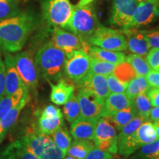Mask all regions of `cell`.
Wrapping results in <instances>:
<instances>
[{
	"instance_id": "obj_1",
	"label": "cell",
	"mask_w": 159,
	"mask_h": 159,
	"mask_svg": "<svg viewBox=\"0 0 159 159\" xmlns=\"http://www.w3.org/2000/svg\"><path fill=\"white\" fill-rule=\"evenodd\" d=\"M34 19L21 13L0 21V50L16 52L23 48L34 27Z\"/></svg>"
},
{
	"instance_id": "obj_2",
	"label": "cell",
	"mask_w": 159,
	"mask_h": 159,
	"mask_svg": "<svg viewBox=\"0 0 159 159\" xmlns=\"http://www.w3.org/2000/svg\"><path fill=\"white\" fill-rule=\"evenodd\" d=\"M66 55L52 41L40 47L35 55L37 70L49 83L58 81L64 72Z\"/></svg>"
},
{
	"instance_id": "obj_3",
	"label": "cell",
	"mask_w": 159,
	"mask_h": 159,
	"mask_svg": "<svg viewBox=\"0 0 159 159\" xmlns=\"http://www.w3.org/2000/svg\"><path fill=\"white\" fill-rule=\"evenodd\" d=\"M19 139L39 159H63L64 157L53 139L38 129H30Z\"/></svg>"
},
{
	"instance_id": "obj_4",
	"label": "cell",
	"mask_w": 159,
	"mask_h": 159,
	"mask_svg": "<svg viewBox=\"0 0 159 159\" xmlns=\"http://www.w3.org/2000/svg\"><path fill=\"white\" fill-rule=\"evenodd\" d=\"M100 25L92 5H75L66 28L86 41Z\"/></svg>"
},
{
	"instance_id": "obj_5",
	"label": "cell",
	"mask_w": 159,
	"mask_h": 159,
	"mask_svg": "<svg viewBox=\"0 0 159 159\" xmlns=\"http://www.w3.org/2000/svg\"><path fill=\"white\" fill-rule=\"evenodd\" d=\"M41 10L43 19L53 27L66 28L72 13L69 0H43Z\"/></svg>"
},
{
	"instance_id": "obj_6",
	"label": "cell",
	"mask_w": 159,
	"mask_h": 159,
	"mask_svg": "<svg viewBox=\"0 0 159 159\" xmlns=\"http://www.w3.org/2000/svg\"><path fill=\"white\" fill-rule=\"evenodd\" d=\"M89 44L112 51L127 49V41L122 32L100 25L86 40Z\"/></svg>"
},
{
	"instance_id": "obj_7",
	"label": "cell",
	"mask_w": 159,
	"mask_h": 159,
	"mask_svg": "<svg viewBox=\"0 0 159 159\" xmlns=\"http://www.w3.org/2000/svg\"><path fill=\"white\" fill-rule=\"evenodd\" d=\"M93 141L100 150L111 154L118 152L116 129L108 116H101L96 121Z\"/></svg>"
},
{
	"instance_id": "obj_8",
	"label": "cell",
	"mask_w": 159,
	"mask_h": 159,
	"mask_svg": "<svg viewBox=\"0 0 159 159\" xmlns=\"http://www.w3.org/2000/svg\"><path fill=\"white\" fill-rule=\"evenodd\" d=\"M91 56L83 49L74 52L66 57L64 72L69 79L77 83L90 71Z\"/></svg>"
},
{
	"instance_id": "obj_9",
	"label": "cell",
	"mask_w": 159,
	"mask_h": 159,
	"mask_svg": "<svg viewBox=\"0 0 159 159\" xmlns=\"http://www.w3.org/2000/svg\"><path fill=\"white\" fill-rule=\"evenodd\" d=\"M139 0H114L109 21L112 25L128 29Z\"/></svg>"
},
{
	"instance_id": "obj_10",
	"label": "cell",
	"mask_w": 159,
	"mask_h": 159,
	"mask_svg": "<svg viewBox=\"0 0 159 159\" xmlns=\"http://www.w3.org/2000/svg\"><path fill=\"white\" fill-rule=\"evenodd\" d=\"M77 97L80 109V117L97 120L103 116L104 101L92 93L85 90H77Z\"/></svg>"
},
{
	"instance_id": "obj_11",
	"label": "cell",
	"mask_w": 159,
	"mask_h": 159,
	"mask_svg": "<svg viewBox=\"0 0 159 159\" xmlns=\"http://www.w3.org/2000/svg\"><path fill=\"white\" fill-rule=\"evenodd\" d=\"M16 66L21 80L27 88L35 89L38 85V70L35 63L27 52H21L14 56Z\"/></svg>"
},
{
	"instance_id": "obj_12",
	"label": "cell",
	"mask_w": 159,
	"mask_h": 159,
	"mask_svg": "<svg viewBox=\"0 0 159 159\" xmlns=\"http://www.w3.org/2000/svg\"><path fill=\"white\" fill-rule=\"evenodd\" d=\"M52 42L57 48L64 52L66 57L79 49H83L87 41L74 33L63 30L61 27H55L52 32Z\"/></svg>"
},
{
	"instance_id": "obj_13",
	"label": "cell",
	"mask_w": 159,
	"mask_h": 159,
	"mask_svg": "<svg viewBox=\"0 0 159 159\" xmlns=\"http://www.w3.org/2000/svg\"><path fill=\"white\" fill-rule=\"evenodd\" d=\"M159 13L158 0H139L130 28H138L152 23Z\"/></svg>"
},
{
	"instance_id": "obj_14",
	"label": "cell",
	"mask_w": 159,
	"mask_h": 159,
	"mask_svg": "<svg viewBox=\"0 0 159 159\" xmlns=\"http://www.w3.org/2000/svg\"><path fill=\"white\" fill-rule=\"evenodd\" d=\"M76 83L77 89L89 91L104 102L110 94L107 78L103 75L93 74L89 71L83 78Z\"/></svg>"
},
{
	"instance_id": "obj_15",
	"label": "cell",
	"mask_w": 159,
	"mask_h": 159,
	"mask_svg": "<svg viewBox=\"0 0 159 159\" xmlns=\"http://www.w3.org/2000/svg\"><path fill=\"white\" fill-rule=\"evenodd\" d=\"M122 32L126 36L127 49L130 52L142 57L147 56L150 47L144 30L128 28L123 29Z\"/></svg>"
},
{
	"instance_id": "obj_16",
	"label": "cell",
	"mask_w": 159,
	"mask_h": 159,
	"mask_svg": "<svg viewBox=\"0 0 159 159\" xmlns=\"http://www.w3.org/2000/svg\"><path fill=\"white\" fill-rule=\"evenodd\" d=\"M5 94L11 97L15 91L24 85L16 66L14 56L5 52Z\"/></svg>"
},
{
	"instance_id": "obj_17",
	"label": "cell",
	"mask_w": 159,
	"mask_h": 159,
	"mask_svg": "<svg viewBox=\"0 0 159 159\" xmlns=\"http://www.w3.org/2000/svg\"><path fill=\"white\" fill-rule=\"evenodd\" d=\"M0 159H39L20 139L10 143L0 150Z\"/></svg>"
},
{
	"instance_id": "obj_18",
	"label": "cell",
	"mask_w": 159,
	"mask_h": 159,
	"mask_svg": "<svg viewBox=\"0 0 159 159\" xmlns=\"http://www.w3.org/2000/svg\"><path fill=\"white\" fill-rule=\"evenodd\" d=\"M97 120L80 117L71 122L70 133L75 139L93 140L94 137L95 125Z\"/></svg>"
},
{
	"instance_id": "obj_19",
	"label": "cell",
	"mask_w": 159,
	"mask_h": 159,
	"mask_svg": "<svg viewBox=\"0 0 159 159\" xmlns=\"http://www.w3.org/2000/svg\"><path fill=\"white\" fill-rule=\"evenodd\" d=\"M50 99L57 105H64L74 94L75 86L63 79H60L56 84L50 83Z\"/></svg>"
},
{
	"instance_id": "obj_20",
	"label": "cell",
	"mask_w": 159,
	"mask_h": 159,
	"mask_svg": "<svg viewBox=\"0 0 159 159\" xmlns=\"http://www.w3.org/2000/svg\"><path fill=\"white\" fill-rule=\"evenodd\" d=\"M131 101L125 93H111L104 102L102 116H110L130 106Z\"/></svg>"
},
{
	"instance_id": "obj_21",
	"label": "cell",
	"mask_w": 159,
	"mask_h": 159,
	"mask_svg": "<svg viewBox=\"0 0 159 159\" xmlns=\"http://www.w3.org/2000/svg\"><path fill=\"white\" fill-rule=\"evenodd\" d=\"M89 55L94 58L118 65L126 61V56L122 52L105 49L96 46H91L89 48Z\"/></svg>"
},
{
	"instance_id": "obj_22",
	"label": "cell",
	"mask_w": 159,
	"mask_h": 159,
	"mask_svg": "<svg viewBox=\"0 0 159 159\" xmlns=\"http://www.w3.org/2000/svg\"><path fill=\"white\" fill-rule=\"evenodd\" d=\"M132 136L139 149L143 145L154 142L158 138L153 123L150 121L143 122Z\"/></svg>"
},
{
	"instance_id": "obj_23",
	"label": "cell",
	"mask_w": 159,
	"mask_h": 159,
	"mask_svg": "<svg viewBox=\"0 0 159 159\" xmlns=\"http://www.w3.org/2000/svg\"><path fill=\"white\" fill-rule=\"evenodd\" d=\"M29 100V95L24 97L19 104L13 107L8 113L5 115L2 119L0 120V128L2 130L3 134L6 135L9 132L10 130L14 126L17 119L19 118L20 113L22 109L25 108Z\"/></svg>"
},
{
	"instance_id": "obj_24",
	"label": "cell",
	"mask_w": 159,
	"mask_h": 159,
	"mask_svg": "<svg viewBox=\"0 0 159 159\" xmlns=\"http://www.w3.org/2000/svg\"><path fill=\"white\" fill-rule=\"evenodd\" d=\"M94 147V142H92V140L75 139L69 147L66 156H69L76 159H83Z\"/></svg>"
},
{
	"instance_id": "obj_25",
	"label": "cell",
	"mask_w": 159,
	"mask_h": 159,
	"mask_svg": "<svg viewBox=\"0 0 159 159\" xmlns=\"http://www.w3.org/2000/svg\"><path fill=\"white\" fill-rule=\"evenodd\" d=\"M130 105L134 110L136 116L144 117L148 121L149 114L152 106L146 93H142L132 99Z\"/></svg>"
},
{
	"instance_id": "obj_26",
	"label": "cell",
	"mask_w": 159,
	"mask_h": 159,
	"mask_svg": "<svg viewBox=\"0 0 159 159\" xmlns=\"http://www.w3.org/2000/svg\"><path fill=\"white\" fill-rule=\"evenodd\" d=\"M149 88L150 85L145 76H136L128 83V87L125 91V94L131 101L139 94L146 93Z\"/></svg>"
},
{
	"instance_id": "obj_27",
	"label": "cell",
	"mask_w": 159,
	"mask_h": 159,
	"mask_svg": "<svg viewBox=\"0 0 159 159\" xmlns=\"http://www.w3.org/2000/svg\"><path fill=\"white\" fill-rule=\"evenodd\" d=\"M63 125V116L45 117L41 116L38 122V130L46 135H52Z\"/></svg>"
},
{
	"instance_id": "obj_28",
	"label": "cell",
	"mask_w": 159,
	"mask_h": 159,
	"mask_svg": "<svg viewBox=\"0 0 159 159\" xmlns=\"http://www.w3.org/2000/svg\"><path fill=\"white\" fill-rule=\"evenodd\" d=\"M136 116V114L134 110L131 107V105H130V106L118 111L116 114L111 115L108 117L111 119L113 124L114 125L116 130L119 131L124 125L128 123Z\"/></svg>"
},
{
	"instance_id": "obj_29",
	"label": "cell",
	"mask_w": 159,
	"mask_h": 159,
	"mask_svg": "<svg viewBox=\"0 0 159 159\" xmlns=\"http://www.w3.org/2000/svg\"><path fill=\"white\" fill-rule=\"evenodd\" d=\"M132 159H159V138L141 147Z\"/></svg>"
},
{
	"instance_id": "obj_30",
	"label": "cell",
	"mask_w": 159,
	"mask_h": 159,
	"mask_svg": "<svg viewBox=\"0 0 159 159\" xmlns=\"http://www.w3.org/2000/svg\"><path fill=\"white\" fill-rule=\"evenodd\" d=\"M52 135V139L55 144L62 151L65 156L71 144V138L67 129L63 128L62 126L55 130Z\"/></svg>"
},
{
	"instance_id": "obj_31",
	"label": "cell",
	"mask_w": 159,
	"mask_h": 159,
	"mask_svg": "<svg viewBox=\"0 0 159 159\" xmlns=\"http://www.w3.org/2000/svg\"><path fill=\"white\" fill-rule=\"evenodd\" d=\"M127 62L130 63L131 66L136 71V76H146L151 70L147 60L140 55L132 54L126 57Z\"/></svg>"
},
{
	"instance_id": "obj_32",
	"label": "cell",
	"mask_w": 159,
	"mask_h": 159,
	"mask_svg": "<svg viewBox=\"0 0 159 159\" xmlns=\"http://www.w3.org/2000/svg\"><path fill=\"white\" fill-rule=\"evenodd\" d=\"M63 112L66 119L70 123L75 122L80 117V109L76 95L73 94L69 100L65 103L63 106Z\"/></svg>"
},
{
	"instance_id": "obj_33",
	"label": "cell",
	"mask_w": 159,
	"mask_h": 159,
	"mask_svg": "<svg viewBox=\"0 0 159 159\" xmlns=\"http://www.w3.org/2000/svg\"><path fill=\"white\" fill-rule=\"evenodd\" d=\"M116 66V65L113 64V63L105 62V61L91 57L90 71H89L93 74L107 77L112 74Z\"/></svg>"
},
{
	"instance_id": "obj_34",
	"label": "cell",
	"mask_w": 159,
	"mask_h": 159,
	"mask_svg": "<svg viewBox=\"0 0 159 159\" xmlns=\"http://www.w3.org/2000/svg\"><path fill=\"white\" fill-rule=\"evenodd\" d=\"M113 74L119 80L126 83H128L131 80L136 77V71L127 61L116 65Z\"/></svg>"
},
{
	"instance_id": "obj_35",
	"label": "cell",
	"mask_w": 159,
	"mask_h": 159,
	"mask_svg": "<svg viewBox=\"0 0 159 159\" xmlns=\"http://www.w3.org/2000/svg\"><path fill=\"white\" fill-rule=\"evenodd\" d=\"M145 121H147L146 119L141 116H136L134 119H131L130 122L124 125L119 130V135L117 136V142L131 136Z\"/></svg>"
},
{
	"instance_id": "obj_36",
	"label": "cell",
	"mask_w": 159,
	"mask_h": 159,
	"mask_svg": "<svg viewBox=\"0 0 159 159\" xmlns=\"http://www.w3.org/2000/svg\"><path fill=\"white\" fill-rule=\"evenodd\" d=\"M22 12L18 5L16 0H7V1H0V21L8 18L14 17Z\"/></svg>"
},
{
	"instance_id": "obj_37",
	"label": "cell",
	"mask_w": 159,
	"mask_h": 159,
	"mask_svg": "<svg viewBox=\"0 0 159 159\" xmlns=\"http://www.w3.org/2000/svg\"><path fill=\"white\" fill-rule=\"evenodd\" d=\"M107 83L109 91L111 93H125L128 87V83L122 82L114 76V74H111L107 76Z\"/></svg>"
},
{
	"instance_id": "obj_38",
	"label": "cell",
	"mask_w": 159,
	"mask_h": 159,
	"mask_svg": "<svg viewBox=\"0 0 159 159\" xmlns=\"http://www.w3.org/2000/svg\"><path fill=\"white\" fill-rule=\"evenodd\" d=\"M144 32L150 48L159 49V27Z\"/></svg>"
},
{
	"instance_id": "obj_39",
	"label": "cell",
	"mask_w": 159,
	"mask_h": 159,
	"mask_svg": "<svg viewBox=\"0 0 159 159\" xmlns=\"http://www.w3.org/2000/svg\"><path fill=\"white\" fill-rule=\"evenodd\" d=\"M146 60L151 69L159 71V49H150L147 55Z\"/></svg>"
},
{
	"instance_id": "obj_40",
	"label": "cell",
	"mask_w": 159,
	"mask_h": 159,
	"mask_svg": "<svg viewBox=\"0 0 159 159\" xmlns=\"http://www.w3.org/2000/svg\"><path fill=\"white\" fill-rule=\"evenodd\" d=\"M112 157V154L109 152L100 150L95 146L83 159H109Z\"/></svg>"
},
{
	"instance_id": "obj_41",
	"label": "cell",
	"mask_w": 159,
	"mask_h": 159,
	"mask_svg": "<svg viewBox=\"0 0 159 159\" xmlns=\"http://www.w3.org/2000/svg\"><path fill=\"white\" fill-rule=\"evenodd\" d=\"M13 108L11 97L5 94L0 98V120L2 119Z\"/></svg>"
},
{
	"instance_id": "obj_42",
	"label": "cell",
	"mask_w": 159,
	"mask_h": 159,
	"mask_svg": "<svg viewBox=\"0 0 159 159\" xmlns=\"http://www.w3.org/2000/svg\"><path fill=\"white\" fill-rule=\"evenodd\" d=\"M41 116L45 117H59L63 116L61 110L52 105H47L41 113Z\"/></svg>"
},
{
	"instance_id": "obj_43",
	"label": "cell",
	"mask_w": 159,
	"mask_h": 159,
	"mask_svg": "<svg viewBox=\"0 0 159 159\" xmlns=\"http://www.w3.org/2000/svg\"><path fill=\"white\" fill-rule=\"evenodd\" d=\"M145 77L150 87L159 88V71L151 69Z\"/></svg>"
},
{
	"instance_id": "obj_44",
	"label": "cell",
	"mask_w": 159,
	"mask_h": 159,
	"mask_svg": "<svg viewBox=\"0 0 159 159\" xmlns=\"http://www.w3.org/2000/svg\"><path fill=\"white\" fill-rule=\"evenodd\" d=\"M146 94L150 99L152 106H159V88L150 87L146 91Z\"/></svg>"
},
{
	"instance_id": "obj_45",
	"label": "cell",
	"mask_w": 159,
	"mask_h": 159,
	"mask_svg": "<svg viewBox=\"0 0 159 159\" xmlns=\"http://www.w3.org/2000/svg\"><path fill=\"white\" fill-rule=\"evenodd\" d=\"M5 94V66L0 55V98Z\"/></svg>"
},
{
	"instance_id": "obj_46",
	"label": "cell",
	"mask_w": 159,
	"mask_h": 159,
	"mask_svg": "<svg viewBox=\"0 0 159 159\" xmlns=\"http://www.w3.org/2000/svg\"><path fill=\"white\" fill-rule=\"evenodd\" d=\"M148 120L153 122L157 120H159V106L154 107L153 108L151 109Z\"/></svg>"
},
{
	"instance_id": "obj_47",
	"label": "cell",
	"mask_w": 159,
	"mask_h": 159,
	"mask_svg": "<svg viewBox=\"0 0 159 159\" xmlns=\"http://www.w3.org/2000/svg\"><path fill=\"white\" fill-rule=\"evenodd\" d=\"M94 0H80L79 3L77 4V5L78 6H85V5H90V4Z\"/></svg>"
},
{
	"instance_id": "obj_48",
	"label": "cell",
	"mask_w": 159,
	"mask_h": 159,
	"mask_svg": "<svg viewBox=\"0 0 159 159\" xmlns=\"http://www.w3.org/2000/svg\"><path fill=\"white\" fill-rule=\"evenodd\" d=\"M153 125H154L155 128H156L157 135H158V137L159 138V120H157L156 122H154Z\"/></svg>"
},
{
	"instance_id": "obj_49",
	"label": "cell",
	"mask_w": 159,
	"mask_h": 159,
	"mask_svg": "<svg viewBox=\"0 0 159 159\" xmlns=\"http://www.w3.org/2000/svg\"><path fill=\"white\" fill-rule=\"evenodd\" d=\"M5 135L3 134L2 130L1 128H0V144L2 142V141L4 140V139H5Z\"/></svg>"
},
{
	"instance_id": "obj_50",
	"label": "cell",
	"mask_w": 159,
	"mask_h": 159,
	"mask_svg": "<svg viewBox=\"0 0 159 159\" xmlns=\"http://www.w3.org/2000/svg\"><path fill=\"white\" fill-rule=\"evenodd\" d=\"M63 159H76V158H73V157H71L69 156H65L64 157H63Z\"/></svg>"
},
{
	"instance_id": "obj_51",
	"label": "cell",
	"mask_w": 159,
	"mask_h": 159,
	"mask_svg": "<svg viewBox=\"0 0 159 159\" xmlns=\"http://www.w3.org/2000/svg\"><path fill=\"white\" fill-rule=\"evenodd\" d=\"M109 159H120V158H114V157H112V158H109Z\"/></svg>"
},
{
	"instance_id": "obj_52",
	"label": "cell",
	"mask_w": 159,
	"mask_h": 159,
	"mask_svg": "<svg viewBox=\"0 0 159 159\" xmlns=\"http://www.w3.org/2000/svg\"><path fill=\"white\" fill-rule=\"evenodd\" d=\"M0 1H7V0H0Z\"/></svg>"
},
{
	"instance_id": "obj_53",
	"label": "cell",
	"mask_w": 159,
	"mask_h": 159,
	"mask_svg": "<svg viewBox=\"0 0 159 159\" xmlns=\"http://www.w3.org/2000/svg\"><path fill=\"white\" fill-rule=\"evenodd\" d=\"M158 1H159V0H158Z\"/></svg>"
}]
</instances>
